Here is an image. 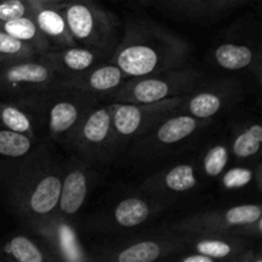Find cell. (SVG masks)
Masks as SVG:
<instances>
[{"mask_svg": "<svg viewBox=\"0 0 262 262\" xmlns=\"http://www.w3.org/2000/svg\"><path fill=\"white\" fill-rule=\"evenodd\" d=\"M191 43L150 18L133 15L123 27V36L109 60L128 78L143 77L189 66Z\"/></svg>", "mask_w": 262, "mask_h": 262, "instance_id": "2", "label": "cell"}, {"mask_svg": "<svg viewBox=\"0 0 262 262\" xmlns=\"http://www.w3.org/2000/svg\"><path fill=\"white\" fill-rule=\"evenodd\" d=\"M36 55L38 54L32 46L0 30V66H7Z\"/></svg>", "mask_w": 262, "mask_h": 262, "instance_id": "30", "label": "cell"}, {"mask_svg": "<svg viewBox=\"0 0 262 262\" xmlns=\"http://www.w3.org/2000/svg\"><path fill=\"white\" fill-rule=\"evenodd\" d=\"M234 262H262L260 248L256 247L255 245L252 247H250L248 250H246L245 252L241 253Z\"/></svg>", "mask_w": 262, "mask_h": 262, "instance_id": "32", "label": "cell"}, {"mask_svg": "<svg viewBox=\"0 0 262 262\" xmlns=\"http://www.w3.org/2000/svg\"><path fill=\"white\" fill-rule=\"evenodd\" d=\"M246 2L247 0H152V4L173 19L211 23Z\"/></svg>", "mask_w": 262, "mask_h": 262, "instance_id": "16", "label": "cell"}, {"mask_svg": "<svg viewBox=\"0 0 262 262\" xmlns=\"http://www.w3.org/2000/svg\"><path fill=\"white\" fill-rule=\"evenodd\" d=\"M255 245V239L235 234H202L191 235L187 251L202 253L214 262L229 261L235 258Z\"/></svg>", "mask_w": 262, "mask_h": 262, "instance_id": "19", "label": "cell"}, {"mask_svg": "<svg viewBox=\"0 0 262 262\" xmlns=\"http://www.w3.org/2000/svg\"><path fill=\"white\" fill-rule=\"evenodd\" d=\"M261 224V205L241 204L196 212L171 223L166 228L187 235L235 234L260 239L262 234Z\"/></svg>", "mask_w": 262, "mask_h": 262, "instance_id": "5", "label": "cell"}, {"mask_svg": "<svg viewBox=\"0 0 262 262\" xmlns=\"http://www.w3.org/2000/svg\"><path fill=\"white\" fill-rule=\"evenodd\" d=\"M43 55L50 61L59 76L69 77L82 73L101 61L109 60L112 54L86 46L73 45L51 49Z\"/></svg>", "mask_w": 262, "mask_h": 262, "instance_id": "20", "label": "cell"}, {"mask_svg": "<svg viewBox=\"0 0 262 262\" xmlns=\"http://www.w3.org/2000/svg\"><path fill=\"white\" fill-rule=\"evenodd\" d=\"M31 15L30 0H0V22Z\"/></svg>", "mask_w": 262, "mask_h": 262, "instance_id": "31", "label": "cell"}, {"mask_svg": "<svg viewBox=\"0 0 262 262\" xmlns=\"http://www.w3.org/2000/svg\"><path fill=\"white\" fill-rule=\"evenodd\" d=\"M127 79L128 77L119 67L115 66L113 61L105 60L82 73L60 77L59 83L92 95L101 101H107Z\"/></svg>", "mask_w": 262, "mask_h": 262, "instance_id": "18", "label": "cell"}, {"mask_svg": "<svg viewBox=\"0 0 262 262\" xmlns=\"http://www.w3.org/2000/svg\"><path fill=\"white\" fill-rule=\"evenodd\" d=\"M77 45L112 54L119 42L117 15L94 0H66L59 4Z\"/></svg>", "mask_w": 262, "mask_h": 262, "instance_id": "8", "label": "cell"}, {"mask_svg": "<svg viewBox=\"0 0 262 262\" xmlns=\"http://www.w3.org/2000/svg\"><path fill=\"white\" fill-rule=\"evenodd\" d=\"M42 140L0 127V159L19 158L32 151Z\"/></svg>", "mask_w": 262, "mask_h": 262, "instance_id": "28", "label": "cell"}, {"mask_svg": "<svg viewBox=\"0 0 262 262\" xmlns=\"http://www.w3.org/2000/svg\"><path fill=\"white\" fill-rule=\"evenodd\" d=\"M0 30L32 46L38 55H43L53 49L51 43L43 36L31 15L0 22Z\"/></svg>", "mask_w": 262, "mask_h": 262, "instance_id": "26", "label": "cell"}, {"mask_svg": "<svg viewBox=\"0 0 262 262\" xmlns=\"http://www.w3.org/2000/svg\"><path fill=\"white\" fill-rule=\"evenodd\" d=\"M214 120L174 112L151 125L122 154L136 165H152L182 152L209 129Z\"/></svg>", "mask_w": 262, "mask_h": 262, "instance_id": "3", "label": "cell"}, {"mask_svg": "<svg viewBox=\"0 0 262 262\" xmlns=\"http://www.w3.org/2000/svg\"><path fill=\"white\" fill-rule=\"evenodd\" d=\"M30 2H35V3H41V4H61L66 0H30Z\"/></svg>", "mask_w": 262, "mask_h": 262, "instance_id": "33", "label": "cell"}, {"mask_svg": "<svg viewBox=\"0 0 262 262\" xmlns=\"http://www.w3.org/2000/svg\"><path fill=\"white\" fill-rule=\"evenodd\" d=\"M217 179L223 191L241 192L256 183V168L250 164H237L225 169Z\"/></svg>", "mask_w": 262, "mask_h": 262, "instance_id": "29", "label": "cell"}, {"mask_svg": "<svg viewBox=\"0 0 262 262\" xmlns=\"http://www.w3.org/2000/svg\"><path fill=\"white\" fill-rule=\"evenodd\" d=\"M211 61L222 71L261 73V50L245 42L225 41L214 48Z\"/></svg>", "mask_w": 262, "mask_h": 262, "instance_id": "21", "label": "cell"}, {"mask_svg": "<svg viewBox=\"0 0 262 262\" xmlns=\"http://www.w3.org/2000/svg\"><path fill=\"white\" fill-rule=\"evenodd\" d=\"M230 158L232 156H230L228 140L220 138L210 142L197 160L202 178L216 181L229 165Z\"/></svg>", "mask_w": 262, "mask_h": 262, "instance_id": "27", "label": "cell"}, {"mask_svg": "<svg viewBox=\"0 0 262 262\" xmlns=\"http://www.w3.org/2000/svg\"><path fill=\"white\" fill-rule=\"evenodd\" d=\"M0 262H2V261H0Z\"/></svg>", "mask_w": 262, "mask_h": 262, "instance_id": "35", "label": "cell"}, {"mask_svg": "<svg viewBox=\"0 0 262 262\" xmlns=\"http://www.w3.org/2000/svg\"><path fill=\"white\" fill-rule=\"evenodd\" d=\"M27 102L37 117L42 137L61 146L83 115L101 100L58 81L53 89Z\"/></svg>", "mask_w": 262, "mask_h": 262, "instance_id": "4", "label": "cell"}, {"mask_svg": "<svg viewBox=\"0 0 262 262\" xmlns=\"http://www.w3.org/2000/svg\"><path fill=\"white\" fill-rule=\"evenodd\" d=\"M191 235L165 228L161 232L119 238L96 250L91 260L106 262H155L174 260L188 250Z\"/></svg>", "mask_w": 262, "mask_h": 262, "instance_id": "6", "label": "cell"}, {"mask_svg": "<svg viewBox=\"0 0 262 262\" xmlns=\"http://www.w3.org/2000/svg\"><path fill=\"white\" fill-rule=\"evenodd\" d=\"M0 261L53 262L56 260L45 243L25 234H14L0 242Z\"/></svg>", "mask_w": 262, "mask_h": 262, "instance_id": "24", "label": "cell"}, {"mask_svg": "<svg viewBox=\"0 0 262 262\" xmlns=\"http://www.w3.org/2000/svg\"><path fill=\"white\" fill-rule=\"evenodd\" d=\"M60 76L45 55L0 66V99L27 102L53 89Z\"/></svg>", "mask_w": 262, "mask_h": 262, "instance_id": "11", "label": "cell"}, {"mask_svg": "<svg viewBox=\"0 0 262 262\" xmlns=\"http://www.w3.org/2000/svg\"><path fill=\"white\" fill-rule=\"evenodd\" d=\"M247 94L245 82L237 78H220L205 81L199 89L188 94L177 109L178 113L199 119L215 120L243 101Z\"/></svg>", "mask_w": 262, "mask_h": 262, "instance_id": "14", "label": "cell"}, {"mask_svg": "<svg viewBox=\"0 0 262 262\" xmlns=\"http://www.w3.org/2000/svg\"><path fill=\"white\" fill-rule=\"evenodd\" d=\"M187 95L169 97L156 102L130 104L114 102L113 107V135L110 146V160H117L123 151L151 125L171 113L177 112Z\"/></svg>", "mask_w": 262, "mask_h": 262, "instance_id": "10", "label": "cell"}, {"mask_svg": "<svg viewBox=\"0 0 262 262\" xmlns=\"http://www.w3.org/2000/svg\"><path fill=\"white\" fill-rule=\"evenodd\" d=\"M66 160L50 140L19 158L0 159V204L32 229L55 212Z\"/></svg>", "mask_w": 262, "mask_h": 262, "instance_id": "1", "label": "cell"}, {"mask_svg": "<svg viewBox=\"0 0 262 262\" xmlns=\"http://www.w3.org/2000/svg\"><path fill=\"white\" fill-rule=\"evenodd\" d=\"M30 230L45 241L46 247L55 260L71 262L91 260L82 248L78 235L68 220L60 219L53 214Z\"/></svg>", "mask_w": 262, "mask_h": 262, "instance_id": "17", "label": "cell"}, {"mask_svg": "<svg viewBox=\"0 0 262 262\" xmlns=\"http://www.w3.org/2000/svg\"><path fill=\"white\" fill-rule=\"evenodd\" d=\"M113 107L114 102L112 101H101L95 105L69 133L61 147L72 158L92 165L110 163Z\"/></svg>", "mask_w": 262, "mask_h": 262, "instance_id": "9", "label": "cell"}, {"mask_svg": "<svg viewBox=\"0 0 262 262\" xmlns=\"http://www.w3.org/2000/svg\"><path fill=\"white\" fill-rule=\"evenodd\" d=\"M0 127L25 133L36 140H45L37 117L28 102L0 99Z\"/></svg>", "mask_w": 262, "mask_h": 262, "instance_id": "25", "label": "cell"}, {"mask_svg": "<svg viewBox=\"0 0 262 262\" xmlns=\"http://www.w3.org/2000/svg\"><path fill=\"white\" fill-rule=\"evenodd\" d=\"M202 179L197 159L177 161L146 177L138 191L170 207L191 200L201 188Z\"/></svg>", "mask_w": 262, "mask_h": 262, "instance_id": "13", "label": "cell"}, {"mask_svg": "<svg viewBox=\"0 0 262 262\" xmlns=\"http://www.w3.org/2000/svg\"><path fill=\"white\" fill-rule=\"evenodd\" d=\"M96 168V165L72 156L66 160L61 177L60 193L54 212L56 216L71 222L76 215H78L87 202L92 187L97 179Z\"/></svg>", "mask_w": 262, "mask_h": 262, "instance_id": "15", "label": "cell"}, {"mask_svg": "<svg viewBox=\"0 0 262 262\" xmlns=\"http://www.w3.org/2000/svg\"><path fill=\"white\" fill-rule=\"evenodd\" d=\"M138 2L143 3V4H152V0H138Z\"/></svg>", "mask_w": 262, "mask_h": 262, "instance_id": "34", "label": "cell"}, {"mask_svg": "<svg viewBox=\"0 0 262 262\" xmlns=\"http://www.w3.org/2000/svg\"><path fill=\"white\" fill-rule=\"evenodd\" d=\"M230 156L235 164H250L258 161L262 145V125L257 120L237 125L228 140Z\"/></svg>", "mask_w": 262, "mask_h": 262, "instance_id": "23", "label": "cell"}, {"mask_svg": "<svg viewBox=\"0 0 262 262\" xmlns=\"http://www.w3.org/2000/svg\"><path fill=\"white\" fill-rule=\"evenodd\" d=\"M204 82V74L199 69L187 66L160 73L128 78L107 101L130 104L161 101L169 97L191 94Z\"/></svg>", "mask_w": 262, "mask_h": 262, "instance_id": "7", "label": "cell"}, {"mask_svg": "<svg viewBox=\"0 0 262 262\" xmlns=\"http://www.w3.org/2000/svg\"><path fill=\"white\" fill-rule=\"evenodd\" d=\"M30 5L31 17L51 43L53 49L77 45L69 32L68 23L59 8V4H41L30 2Z\"/></svg>", "mask_w": 262, "mask_h": 262, "instance_id": "22", "label": "cell"}, {"mask_svg": "<svg viewBox=\"0 0 262 262\" xmlns=\"http://www.w3.org/2000/svg\"><path fill=\"white\" fill-rule=\"evenodd\" d=\"M163 202L135 191L87 220V228L101 234H120L138 229L168 210Z\"/></svg>", "mask_w": 262, "mask_h": 262, "instance_id": "12", "label": "cell"}]
</instances>
